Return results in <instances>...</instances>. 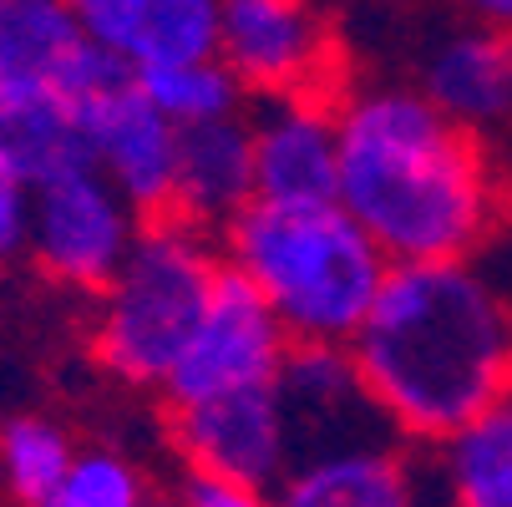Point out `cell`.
<instances>
[{
  "label": "cell",
  "mask_w": 512,
  "mask_h": 507,
  "mask_svg": "<svg viewBox=\"0 0 512 507\" xmlns=\"http://www.w3.org/2000/svg\"><path fill=\"white\" fill-rule=\"evenodd\" d=\"M254 127V203L330 208L340 203V117L325 102L269 97Z\"/></svg>",
  "instance_id": "cell-10"
},
{
  "label": "cell",
  "mask_w": 512,
  "mask_h": 507,
  "mask_svg": "<svg viewBox=\"0 0 512 507\" xmlns=\"http://www.w3.org/2000/svg\"><path fill=\"white\" fill-rule=\"evenodd\" d=\"M218 61L239 77V87L264 97L325 102V87L335 82V36L320 11L295 0H229Z\"/></svg>",
  "instance_id": "cell-7"
},
{
  "label": "cell",
  "mask_w": 512,
  "mask_h": 507,
  "mask_svg": "<svg viewBox=\"0 0 512 507\" xmlns=\"http://www.w3.org/2000/svg\"><path fill=\"white\" fill-rule=\"evenodd\" d=\"M274 401H279L289 472L335 457L391 452V442L401 437L396 421L365 391L350 350L340 345H289L274 376Z\"/></svg>",
  "instance_id": "cell-5"
},
{
  "label": "cell",
  "mask_w": 512,
  "mask_h": 507,
  "mask_svg": "<svg viewBox=\"0 0 512 507\" xmlns=\"http://www.w3.org/2000/svg\"><path fill=\"white\" fill-rule=\"evenodd\" d=\"M274 507H416V482L396 452L335 457L289 472Z\"/></svg>",
  "instance_id": "cell-16"
},
{
  "label": "cell",
  "mask_w": 512,
  "mask_h": 507,
  "mask_svg": "<svg viewBox=\"0 0 512 507\" xmlns=\"http://www.w3.org/2000/svg\"><path fill=\"white\" fill-rule=\"evenodd\" d=\"M0 158L26 178L31 193L92 173V148L51 82L0 87Z\"/></svg>",
  "instance_id": "cell-14"
},
{
  "label": "cell",
  "mask_w": 512,
  "mask_h": 507,
  "mask_svg": "<svg viewBox=\"0 0 512 507\" xmlns=\"http://www.w3.org/2000/svg\"><path fill=\"white\" fill-rule=\"evenodd\" d=\"M340 208L386 264H462L497 224L482 142L421 92H371L340 112Z\"/></svg>",
  "instance_id": "cell-2"
},
{
  "label": "cell",
  "mask_w": 512,
  "mask_h": 507,
  "mask_svg": "<svg viewBox=\"0 0 512 507\" xmlns=\"http://www.w3.org/2000/svg\"><path fill=\"white\" fill-rule=\"evenodd\" d=\"M56 507H142V482L137 472L112 457V452H87L71 462Z\"/></svg>",
  "instance_id": "cell-21"
},
{
  "label": "cell",
  "mask_w": 512,
  "mask_h": 507,
  "mask_svg": "<svg viewBox=\"0 0 512 507\" xmlns=\"http://www.w3.org/2000/svg\"><path fill=\"white\" fill-rule=\"evenodd\" d=\"M254 203V127L244 117L178 127V193L173 219L203 224H234Z\"/></svg>",
  "instance_id": "cell-13"
},
{
  "label": "cell",
  "mask_w": 512,
  "mask_h": 507,
  "mask_svg": "<svg viewBox=\"0 0 512 507\" xmlns=\"http://www.w3.org/2000/svg\"><path fill=\"white\" fill-rule=\"evenodd\" d=\"M137 213L122 203V193L92 168L66 183H51L31 203V259L82 289H102L117 279L137 244Z\"/></svg>",
  "instance_id": "cell-9"
},
{
  "label": "cell",
  "mask_w": 512,
  "mask_h": 507,
  "mask_svg": "<svg viewBox=\"0 0 512 507\" xmlns=\"http://www.w3.org/2000/svg\"><path fill=\"white\" fill-rule=\"evenodd\" d=\"M350 360L401 437L452 442L512 401V310L472 264H391Z\"/></svg>",
  "instance_id": "cell-1"
},
{
  "label": "cell",
  "mask_w": 512,
  "mask_h": 507,
  "mask_svg": "<svg viewBox=\"0 0 512 507\" xmlns=\"http://www.w3.org/2000/svg\"><path fill=\"white\" fill-rule=\"evenodd\" d=\"M82 36L122 56L132 71H173L218 61L224 6L213 0H82Z\"/></svg>",
  "instance_id": "cell-12"
},
{
  "label": "cell",
  "mask_w": 512,
  "mask_h": 507,
  "mask_svg": "<svg viewBox=\"0 0 512 507\" xmlns=\"http://www.w3.org/2000/svg\"><path fill=\"white\" fill-rule=\"evenodd\" d=\"M82 21L61 0H0V87L51 82L56 66L77 51Z\"/></svg>",
  "instance_id": "cell-18"
},
{
  "label": "cell",
  "mask_w": 512,
  "mask_h": 507,
  "mask_svg": "<svg viewBox=\"0 0 512 507\" xmlns=\"http://www.w3.org/2000/svg\"><path fill=\"white\" fill-rule=\"evenodd\" d=\"M193 507H269L259 492L229 487V482H213V477H193Z\"/></svg>",
  "instance_id": "cell-23"
},
{
  "label": "cell",
  "mask_w": 512,
  "mask_h": 507,
  "mask_svg": "<svg viewBox=\"0 0 512 507\" xmlns=\"http://www.w3.org/2000/svg\"><path fill=\"white\" fill-rule=\"evenodd\" d=\"M477 16H482V26H487V31L512 36V0H487V6H477Z\"/></svg>",
  "instance_id": "cell-24"
},
{
  "label": "cell",
  "mask_w": 512,
  "mask_h": 507,
  "mask_svg": "<svg viewBox=\"0 0 512 507\" xmlns=\"http://www.w3.org/2000/svg\"><path fill=\"white\" fill-rule=\"evenodd\" d=\"M289 345L295 340L284 335L269 300L224 259L213 274L208 310H203L188 350L178 355V366L163 381L168 406L188 411V406H208V401H224L239 391L274 386Z\"/></svg>",
  "instance_id": "cell-6"
},
{
  "label": "cell",
  "mask_w": 512,
  "mask_h": 507,
  "mask_svg": "<svg viewBox=\"0 0 512 507\" xmlns=\"http://www.w3.org/2000/svg\"><path fill=\"white\" fill-rule=\"evenodd\" d=\"M71 462H77V452H71L61 426H51L41 416H16L0 426V477H6V492L21 507L56 502Z\"/></svg>",
  "instance_id": "cell-19"
},
{
  "label": "cell",
  "mask_w": 512,
  "mask_h": 507,
  "mask_svg": "<svg viewBox=\"0 0 512 507\" xmlns=\"http://www.w3.org/2000/svg\"><path fill=\"white\" fill-rule=\"evenodd\" d=\"M442 482L452 507H512V401L442 442Z\"/></svg>",
  "instance_id": "cell-17"
},
{
  "label": "cell",
  "mask_w": 512,
  "mask_h": 507,
  "mask_svg": "<svg viewBox=\"0 0 512 507\" xmlns=\"http://www.w3.org/2000/svg\"><path fill=\"white\" fill-rule=\"evenodd\" d=\"M421 77H426L421 97L457 127L472 132L482 122H502L512 117V36L487 26L462 31L436 46Z\"/></svg>",
  "instance_id": "cell-15"
},
{
  "label": "cell",
  "mask_w": 512,
  "mask_h": 507,
  "mask_svg": "<svg viewBox=\"0 0 512 507\" xmlns=\"http://www.w3.org/2000/svg\"><path fill=\"white\" fill-rule=\"evenodd\" d=\"M173 437L188 452V462L198 467V477L229 482V487H244L259 497H264V487L279 492L289 477L274 386L173 411Z\"/></svg>",
  "instance_id": "cell-11"
},
{
  "label": "cell",
  "mask_w": 512,
  "mask_h": 507,
  "mask_svg": "<svg viewBox=\"0 0 512 507\" xmlns=\"http://www.w3.org/2000/svg\"><path fill=\"white\" fill-rule=\"evenodd\" d=\"M31 203L36 193L26 188V178L0 158V264L31 254Z\"/></svg>",
  "instance_id": "cell-22"
},
{
  "label": "cell",
  "mask_w": 512,
  "mask_h": 507,
  "mask_svg": "<svg viewBox=\"0 0 512 507\" xmlns=\"http://www.w3.org/2000/svg\"><path fill=\"white\" fill-rule=\"evenodd\" d=\"M229 264L269 300L295 345H340L360 335L381 284L386 254L371 244L340 203L330 208H269L249 203L224 229Z\"/></svg>",
  "instance_id": "cell-3"
},
{
  "label": "cell",
  "mask_w": 512,
  "mask_h": 507,
  "mask_svg": "<svg viewBox=\"0 0 512 507\" xmlns=\"http://www.w3.org/2000/svg\"><path fill=\"white\" fill-rule=\"evenodd\" d=\"M87 148L92 168L122 193V203L137 213L142 224L173 219V193H178V127L142 97L137 77L87 97L71 107Z\"/></svg>",
  "instance_id": "cell-8"
},
{
  "label": "cell",
  "mask_w": 512,
  "mask_h": 507,
  "mask_svg": "<svg viewBox=\"0 0 512 507\" xmlns=\"http://www.w3.org/2000/svg\"><path fill=\"white\" fill-rule=\"evenodd\" d=\"M137 87L173 127H203L239 117V77L224 61H198V66H173V71H137Z\"/></svg>",
  "instance_id": "cell-20"
},
{
  "label": "cell",
  "mask_w": 512,
  "mask_h": 507,
  "mask_svg": "<svg viewBox=\"0 0 512 507\" xmlns=\"http://www.w3.org/2000/svg\"><path fill=\"white\" fill-rule=\"evenodd\" d=\"M213 274L218 259L193 224H148L102 295L97 355L122 381H168L208 310Z\"/></svg>",
  "instance_id": "cell-4"
}]
</instances>
